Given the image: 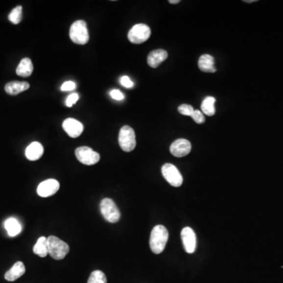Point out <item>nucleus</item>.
Instances as JSON below:
<instances>
[{
  "label": "nucleus",
  "instance_id": "nucleus-20",
  "mask_svg": "<svg viewBox=\"0 0 283 283\" xmlns=\"http://www.w3.org/2000/svg\"><path fill=\"white\" fill-rule=\"evenodd\" d=\"M33 252L40 258H46L48 255L47 237H40L33 247Z\"/></svg>",
  "mask_w": 283,
  "mask_h": 283
},
{
  "label": "nucleus",
  "instance_id": "nucleus-29",
  "mask_svg": "<svg viewBox=\"0 0 283 283\" xmlns=\"http://www.w3.org/2000/svg\"><path fill=\"white\" fill-rule=\"evenodd\" d=\"M110 96L112 98L115 100H123L124 98V95L123 93L120 92L119 90H113L110 92Z\"/></svg>",
  "mask_w": 283,
  "mask_h": 283
},
{
  "label": "nucleus",
  "instance_id": "nucleus-11",
  "mask_svg": "<svg viewBox=\"0 0 283 283\" xmlns=\"http://www.w3.org/2000/svg\"><path fill=\"white\" fill-rule=\"evenodd\" d=\"M181 237L184 249L187 253H193L195 251L197 239L195 233L192 228L187 227L182 230Z\"/></svg>",
  "mask_w": 283,
  "mask_h": 283
},
{
  "label": "nucleus",
  "instance_id": "nucleus-6",
  "mask_svg": "<svg viewBox=\"0 0 283 283\" xmlns=\"http://www.w3.org/2000/svg\"><path fill=\"white\" fill-rule=\"evenodd\" d=\"M151 30L150 27L145 24H137L134 25L128 32V38L130 42L140 44L146 42L150 38Z\"/></svg>",
  "mask_w": 283,
  "mask_h": 283
},
{
  "label": "nucleus",
  "instance_id": "nucleus-18",
  "mask_svg": "<svg viewBox=\"0 0 283 283\" xmlns=\"http://www.w3.org/2000/svg\"><path fill=\"white\" fill-rule=\"evenodd\" d=\"M33 72V65L30 58H24L17 67L16 73L22 77H28Z\"/></svg>",
  "mask_w": 283,
  "mask_h": 283
},
{
  "label": "nucleus",
  "instance_id": "nucleus-9",
  "mask_svg": "<svg viewBox=\"0 0 283 283\" xmlns=\"http://www.w3.org/2000/svg\"><path fill=\"white\" fill-rule=\"evenodd\" d=\"M60 188V184L58 180L49 179L40 183L37 188L38 195L42 197H50L54 195Z\"/></svg>",
  "mask_w": 283,
  "mask_h": 283
},
{
  "label": "nucleus",
  "instance_id": "nucleus-25",
  "mask_svg": "<svg viewBox=\"0 0 283 283\" xmlns=\"http://www.w3.org/2000/svg\"><path fill=\"white\" fill-rule=\"evenodd\" d=\"M192 118L193 120L197 123V124H203L204 122L206 121V118L204 116L203 113L200 110H193V114H191Z\"/></svg>",
  "mask_w": 283,
  "mask_h": 283
},
{
  "label": "nucleus",
  "instance_id": "nucleus-14",
  "mask_svg": "<svg viewBox=\"0 0 283 283\" xmlns=\"http://www.w3.org/2000/svg\"><path fill=\"white\" fill-rule=\"evenodd\" d=\"M44 153V146L39 142H33L26 148L25 150L26 158L32 162H35L41 158Z\"/></svg>",
  "mask_w": 283,
  "mask_h": 283
},
{
  "label": "nucleus",
  "instance_id": "nucleus-2",
  "mask_svg": "<svg viewBox=\"0 0 283 283\" xmlns=\"http://www.w3.org/2000/svg\"><path fill=\"white\" fill-rule=\"evenodd\" d=\"M48 254L54 259H62L70 252L68 244L56 236L47 237Z\"/></svg>",
  "mask_w": 283,
  "mask_h": 283
},
{
  "label": "nucleus",
  "instance_id": "nucleus-31",
  "mask_svg": "<svg viewBox=\"0 0 283 283\" xmlns=\"http://www.w3.org/2000/svg\"><path fill=\"white\" fill-rule=\"evenodd\" d=\"M245 2H255V1H253V0H252V1H247V0H246V1H245Z\"/></svg>",
  "mask_w": 283,
  "mask_h": 283
},
{
  "label": "nucleus",
  "instance_id": "nucleus-13",
  "mask_svg": "<svg viewBox=\"0 0 283 283\" xmlns=\"http://www.w3.org/2000/svg\"><path fill=\"white\" fill-rule=\"evenodd\" d=\"M167 52L163 49H158L150 52L147 57V63L152 68H158L162 62L167 59Z\"/></svg>",
  "mask_w": 283,
  "mask_h": 283
},
{
  "label": "nucleus",
  "instance_id": "nucleus-7",
  "mask_svg": "<svg viewBox=\"0 0 283 283\" xmlns=\"http://www.w3.org/2000/svg\"><path fill=\"white\" fill-rule=\"evenodd\" d=\"M162 175L166 181L175 188H180L183 184L184 179L181 173L176 166L172 164L167 163L162 166Z\"/></svg>",
  "mask_w": 283,
  "mask_h": 283
},
{
  "label": "nucleus",
  "instance_id": "nucleus-22",
  "mask_svg": "<svg viewBox=\"0 0 283 283\" xmlns=\"http://www.w3.org/2000/svg\"><path fill=\"white\" fill-rule=\"evenodd\" d=\"M88 283H107V279L102 271L97 270L91 274Z\"/></svg>",
  "mask_w": 283,
  "mask_h": 283
},
{
  "label": "nucleus",
  "instance_id": "nucleus-21",
  "mask_svg": "<svg viewBox=\"0 0 283 283\" xmlns=\"http://www.w3.org/2000/svg\"><path fill=\"white\" fill-rule=\"evenodd\" d=\"M215 98L214 97H206L201 105L202 113L207 116H213L215 114Z\"/></svg>",
  "mask_w": 283,
  "mask_h": 283
},
{
  "label": "nucleus",
  "instance_id": "nucleus-8",
  "mask_svg": "<svg viewBox=\"0 0 283 283\" xmlns=\"http://www.w3.org/2000/svg\"><path fill=\"white\" fill-rule=\"evenodd\" d=\"M75 154L78 161L85 165H93L100 161V154L88 146L78 147Z\"/></svg>",
  "mask_w": 283,
  "mask_h": 283
},
{
  "label": "nucleus",
  "instance_id": "nucleus-5",
  "mask_svg": "<svg viewBox=\"0 0 283 283\" xmlns=\"http://www.w3.org/2000/svg\"><path fill=\"white\" fill-rule=\"evenodd\" d=\"M100 210L106 221L115 223L120 220V210L116 203L110 198H104L102 200L100 204Z\"/></svg>",
  "mask_w": 283,
  "mask_h": 283
},
{
  "label": "nucleus",
  "instance_id": "nucleus-3",
  "mask_svg": "<svg viewBox=\"0 0 283 283\" xmlns=\"http://www.w3.org/2000/svg\"><path fill=\"white\" fill-rule=\"evenodd\" d=\"M70 36L74 44L79 45L86 44L89 41V32L86 22L82 20L73 22L70 28Z\"/></svg>",
  "mask_w": 283,
  "mask_h": 283
},
{
  "label": "nucleus",
  "instance_id": "nucleus-4",
  "mask_svg": "<svg viewBox=\"0 0 283 283\" xmlns=\"http://www.w3.org/2000/svg\"><path fill=\"white\" fill-rule=\"evenodd\" d=\"M119 145L122 150L125 152H131L135 150L136 146V133L133 128L130 126L122 127L118 137Z\"/></svg>",
  "mask_w": 283,
  "mask_h": 283
},
{
  "label": "nucleus",
  "instance_id": "nucleus-15",
  "mask_svg": "<svg viewBox=\"0 0 283 283\" xmlns=\"http://www.w3.org/2000/svg\"><path fill=\"white\" fill-rule=\"evenodd\" d=\"M30 88L28 82L12 81L7 83L5 86V91L10 95H16L22 92H25Z\"/></svg>",
  "mask_w": 283,
  "mask_h": 283
},
{
  "label": "nucleus",
  "instance_id": "nucleus-30",
  "mask_svg": "<svg viewBox=\"0 0 283 283\" xmlns=\"http://www.w3.org/2000/svg\"><path fill=\"white\" fill-rule=\"evenodd\" d=\"M180 2V0H169V3L171 4H177Z\"/></svg>",
  "mask_w": 283,
  "mask_h": 283
},
{
  "label": "nucleus",
  "instance_id": "nucleus-10",
  "mask_svg": "<svg viewBox=\"0 0 283 283\" xmlns=\"http://www.w3.org/2000/svg\"><path fill=\"white\" fill-rule=\"evenodd\" d=\"M191 151V144L188 140L180 139L172 142L170 146V152L176 158H183Z\"/></svg>",
  "mask_w": 283,
  "mask_h": 283
},
{
  "label": "nucleus",
  "instance_id": "nucleus-23",
  "mask_svg": "<svg viewBox=\"0 0 283 283\" xmlns=\"http://www.w3.org/2000/svg\"><path fill=\"white\" fill-rule=\"evenodd\" d=\"M9 21L14 24H18L22 22V6H18L13 9L8 16Z\"/></svg>",
  "mask_w": 283,
  "mask_h": 283
},
{
  "label": "nucleus",
  "instance_id": "nucleus-17",
  "mask_svg": "<svg viewBox=\"0 0 283 283\" xmlns=\"http://www.w3.org/2000/svg\"><path fill=\"white\" fill-rule=\"evenodd\" d=\"M215 61L214 58L210 54H203L198 60V67L204 72H215Z\"/></svg>",
  "mask_w": 283,
  "mask_h": 283
},
{
  "label": "nucleus",
  "instance_id": "nucleus-28",
  "mask_svg": "<svg viewBox=\"0 0 283 283\" xmlns=\"http://www.w3.org/2000/svg\"><path fill=\"white\" fill-rule=\"evenodd\" d=\"M120 84L127 88H132L134 86L133 82L127 76H122L120 78Z\"/></svg>",
  "mask_w": 283,
  "mask_h": 283
},
{
  "label": "nucleus",
  "instance_id": "nucleus-16",
  "mask_svg": "<svg viewBox=\"0 0 283 283\" xmlns=\"http://www.w3.org/2000/svg\"><path fill=\"white\" fill-rule=\"evenodd\" d=\"M25 273V267L21 261L16 262L8 271L5 274V279L9 282H14Z\"/></svg>",
  "mask_w": 283,
  "mask_h": 283
},
{
  "label": "nucleus",
  "instance_id": "nucleus-24",
  "mask_svg": "<svg viewBox=\"0 0 283 283\" xmlns=\"http://www.w3.org/2000/svg\"><path fill=\"white\" fill-rule=\"evenodd\" d=\"M193 110L194 109H193V106L188 105V104H182L178 108V111L180 112L182 115H185V116H191Z\"/></svg>",
  "mask_w": 283,
  "mask_h": 283
},
{
  "label": "nucleus",
  "instance_id": "nucleus-12",
  "mask_svg": "<svg viewBox=\"0 0 283 283\" xmlns=\"http://www.w3.org/2000/svg\"><path fill=\"white\" fill-rule=\"evenodd\" d=\"M65 132L71 138H77L84 132V125L73 118H67L62 124Z\"/></svg>",
  "mask_w": 283,
  "mask_h": 283
},
{
  "label": "nucleus",
  "instance_id": "nucleus-19",
  "mask_svg": "<svg viewBox=\"0 0 283 283\" xmlns=\"http://www.w3.org/2000/svg\"><path fill=\"white\" fill-rule=\"evenodd\" d=\"M4 225L6 232L10 237L17 236L22 232V226L20 223L18 222V219H14V218H9L8 219H6Z\"/></svg>",
  "mask_w": 283,
  "mask_h": 283
},
{
  "label": "nucleus",
  "instance_id": "nucleus-1",
  "mask_svg": "<svg viewBox=\"0 0 283 283\" xmlns=\"http://www.w3.org/2000/svg\"><path fill=\"white\" fill-rule=\"evenodd\" d=\"M168 240V232L163 225H157L150 234V247L153 253L160 254L165 250Z\"/></svg>",
  "mask_w": 283,
  "mask_h": 283
},
{
  "label": "nucleus",
  "instance_id": "nucleus-27",
  "mask_svg": "<svg viewBox=\"0 0 283 283\" xmlns=\"http://www.w3.org/2000/svg\"><path fill=\"white\" fill-rule=\"evenodd\" d=\"M76 87V84L74 82L66 81L62 84V87H61V90L62 92H70V91L74 90Z\"/></svg>",
  "mask_w": 283,
  "mask_h": 283
},
{
  "label": "nucleus",
  "instance_id": "nucleus-26",
  "mask_svg": "<svg viewBox=\"0 0 283 283\" xmlns=\"http://www.w3.org/2000/svg\"><path fill=\"white\" fill-rule=\"evenodd\" d=\"M79 100V95L76 93H73V94H70L68 96V98H66V106L68 107H72L74 104H76Z\"/></svg>",
  "mask_w": 283,
  "mask_h": 283
}]
</instances>
